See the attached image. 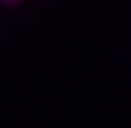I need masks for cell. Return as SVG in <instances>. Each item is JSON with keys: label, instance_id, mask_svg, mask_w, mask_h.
<instances>
[{"label": "cell", "instance_id": "cell-1", "mask_svg": "<svg viewBox=\"0 0 131 128\" xmlns=\"http://www.w3.org/2000/svg\"><path fill=\"white\" fill-rule=\"evenodd\" d=\"M5 2H16V0H5Z\"/></svg>", "mask_w": 131, "mask_h": 128}]
</instances>
